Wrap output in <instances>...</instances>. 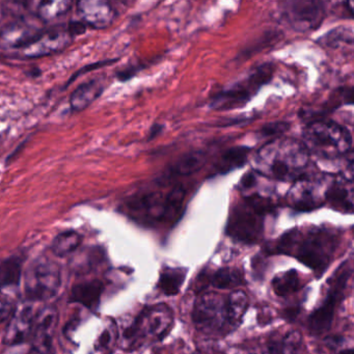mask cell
I'll use <instances>...</instances> for the list:
<instances>
[{
  "mask_svg": "<svg viewBox=\"0 0 354 354\" xmlns=\"http://www.w3.org/2000/svg\"><path fill=\"white\" fill-rule=\"evenodd\" d=\"M173 314L169 306L158 304L142 310V314L125 329L124 339L128 345H136L140 339L152 337L160 341L171 330Z\"/></svg>",
  "mask_w": 354,
  "mask_h": 354,
  "instance_id": "9",
  "label": "cell"
},
{
  "mask_svg": "<svg viewBox=\"0 0 354 354\" xmlns=\"http://www.w3.org/2000/svg\"><path fill=\"white\" fill-rule=\"evenodd\" d=\"M73 3L68 0H53L41 3L37 11L39 19L43 22H51L66 15L71 10Z\"/></svg>",
  "mask_w": 354,
  "mask_h": 354,
  "instance_id": "26",
  "label": "cell"
},
{
  "mask_svg": "<svg viewBox=\"0 0 354 354\" xmlns=\"http://www.w3.org/2000/svg\"><path fill=\"white\" fill-rule=\"evenodd\" d=\"M310 156L299 140L275 138L256 153L252 165L256 173L267 179L295 181L304 175Z\"/></svg>",
  "mask_w": 354,
  "mask_h": 354,
  "instance_id": "2",
  "label": "cell"
},
{
  "mask_svg": "<svg viewBox=\"0 0 354 354\" xmlns=\"http://www.w3.org/2000/svg\"><path fill=\"white\" fill-rule=\"evenodd\" d=\"M73 34L69 28L55 26L50 30H43L32 43L20 51L28 59L48 57L67 48L71 44Z\"/></svg>",
  "mask_w": 354,
  "mask_h": 354,
  "instance_id": "13",
  "label": "cell"
},
{
  "mask_svg": "<svg viewBox=\"0 0 354 354\" xmlns=\"http://www.w3.org/2000/svg\"><path fill=\"white\" fill-rule=\"evenodd\" d=\"M57 320L59 312L55 306H47L37 314L32 348L43 354H53V337Z\"/></svg>",
  "mask_w": 354,
  "mask_h": 354,
  "instance_id": "16",
  "label": "cell"
},
{
  "mask_svg": "<svg viewBox=\"0 0 354 354\" xmlns=\"http://www.w3.org/2000/svg\"><path fill=\"white\" fill-rule=\"evenodd\" d=\"M0 290H1V289H0Z\"/></svg>",
  "mask_w": 354,
  "mask_h": 354,
  "instance_id": "37",
  "label": "cell"
},
{
  "mask_svg": "<svg viewBox=\"0 0 354 354\" xmlns=\"http://www.w3.org/2000/svg\"><path fill=\"white\" fill-rule=\"evenodd\" d=\"M250 300L243 291H234L227 296V319L232 330L239 326L246 310H248Z\"/></svg>",
  "mask_w": 354,
  "mask_h": 354,
  "instance_id": "23",
  "label": "cell"
},
{
  "mask_svg": "<svg viewBox=\"0 0 354 354\" xmlns=\"http://www.w3.org/2000/svg\"><path fill=\"white\" fill-rule=\"evenodd\" d=\"M325 13V3L316 0H293L279 3V20L298 32L317 30L322 24Z\"/></svg>",
  "mask_w": 354,
  "mask_h": 354,
  "instance_id": "10",
  "label": "cell"
},
{
  "mask_svg": "<svg viewBox=\"0 0 354 354\" xmlns=\"http://www.w3.org/2000/svg\"><path fill=\"white\" fill-rule=\"evenodd\" d=\"M43 30L38 24H35V20L28 17L18 18L7 24L0 32V48L22 50Z\"/></svg>",
  "mask_w": 354,
  "mask_h": 354,
  "instance_id": "14",
  "label": "cell"
},
{
  "mask_svg": "<svg viewBox=\"0 0 354 354\" xmlns=\"http://www.w3.org/2000/svg\"><path fill=\"white\" fill-rule=\"evenodd\" d=\"M82 242V237L75 231H66L59 234L53 241L51 250L55 256L65 257L75 252Z\"/></svg>",
  "mask_w": 354,
  "mask_h": 354,
  "instance_id": "25",
  "label": "cell"
},
{
  "mask_svg": "<svg viewBox=\"0 0 354 354\" xmlns=\"http://www.w3.org/2000/svg\"><path fill=\"white\" fill-rule=\"evenodd\" d=\"M15 310V301L7 294H0V323L10 320Z\"/></svg>",
  "mask_w": 354,
  "mask_h": 354,
  "instance_id": "32",
  "label": "cell"
},
{
  "mask_svg": "<svg viewBox=\"0 0 354 354\" xmlns=\"http://www.w3.org/2000/svg\"><path fill=\"white\" fill-rule=\"evenodd\" d=\"M319 43L323 46L328 47V48L339 49L342 47L353 46V32L351 28H335L327 32L322 38L319 39Z\"/></svg>",
  "mask_w": 354,
  "mask_h": 354,
  "instance_id": "28",
  "label": "cell"
},
{
  "mask_svg": "<svg viewBox=\"0 0 354 354\" xmlns=\"http://www.w3.org/2000/svg\"><path fill=\"white\" fill-rule=\"evenodd\" d=\"M165 177L149 184L124 201L122 211L140 225H171L181 217L187 188Z\"/></svg>",
  "mask_w": 354,
  "mask_h": 354,
  "instance_id": "1",
  "label": "cell"
},
{
  "mask_svg": "<svg viewBox=\"0 0 354 354\" xmlns=\"http://www.w3.org/2000/svg\"><path fill=\"white\" fill-rule=\"evenodd\" d=\"M300 279L297 271L291 269L277 275L272 281L273 291L277 295L287 296L300 289Z\"/></svg>",
  "mask_w": 354,
  "mask_h": 354,
  "instance_id": "29",
  "label": "cell"
},
{
  "mask_svg": "<svg viewBox=\"0 0 354 354\" xmlns=\"http://www.w3.org/2000/svg\"><path fill=\"white\" fill-rule=\"evenodd\" d=\"M335 178L329 175H304L294 181L288 192L290 206L300 212L320 208L327 202L329 189Z\"/></svg>",
  "mask_w": 354,
  "mask_h": 354,
  "instance_id": "8",
  "label": "cell"
},
{
  "mask_svg": "<svg viewBox=\"0 0 354 354\" xmlns=\"http://www.w3.org/2000/svg\"><path fill=\"white\" fill-rule=\"evenodd\" d=\"M118 339V329L113 323H109L102 333L100 337L97 339L95 344V350L100 354L109 353L111 351L115 342Z\"/></svg>",
  "mask_w": 354,
  "mask_h": 354,
  "instance_id": "31",
  "label": "cell"
},
{
  "mask_svg": "<svg viewBox=\"0 0 354 354\" xmlns=\"http://www.w3.org/2000/svg\"><path fill=\"white\" fill-rule=\"evenodd\" d=\"M327 202L333 208L345 213L353 211V183L352 180L339 176L333 180L327 196Z\"/></svg>",
  "mask_w": 354,
  "mask_h": 354,
  "instance_id": "18",
  "label": "cell"
},
{
  "mask_svg": "<svg viewBox=\"0 0 354 354\" xmlns=\"http://www.w3.org/2000/svg\"><path fill=\"white\" fill-rule=\"evenodd\" d=\"M28 354H43V353H41V352L37 351L36 349H34V348H32V349H30V351L28 352Z\"/></svg>",
  "mask_w": 354,
  "mask_h": 354,
  "instance_id": "36",
  "label": "cell"
},
{
  "mask_svg": "<svg viewBox=\"0 0 354 354\" xmlns=\"http://www.w3.org/2000/svg\"><path fill=\"white\" fill-rule=\"evenodd\" d=\"M76 8L82 24L95 30L109 28L117 16L113 6L104 0H82Z\"/></svg>",
  "mask_w": 354,
  "mask_h": 354,
  "instance_id": "15",
  "label": "cell"
},
{
  "mask_svg": "<svg viewBox=\"0 0 354 354\" xmlns=\"http://www.w3.org/2000/svg\"><path fill=\"white\" fill-rule=\"evenodd\" d=\"M298 313H299V310H298L297 308H288L287 310H286V318L287 319H294L297 317Z\"/></svg>",
  "mask_w": 354,
  "mask_h": 354,
  "instance_id": "34",
  "label": "cell"
},
{
  "mask_svg": "<svg viewBox=\"0 0 354 354\" xmlns=\"http://www.w3.org/2000/svg\"><path fill=\"white\" fill-rule=\"evenodd\" d=\"M37 314L32 306H24L12 315L5 333V344L20 345L32 337Z\"/></svg>",
  "mask_w": 354,
  "mask_h": 354,
  "instance_id": "17",
  "label": "cell"
},
{
  "mask_svg": "<svg viewBox=\"0 0 354 354\" xmlns=\"http://www.w3.org/2000/svg\"><path fill=\"white\" fill-rule=\"evenodd\" d=\"M337 244V235L327 229L314 227L306 232L292 230L281 238L277 252L286 254L294 252L302 264L322 273L330 263Z\"/></svg>",
  "mask_w": 354,
  "mask_h": 354,
  "instance_id": "3",
  "label": "cell"
},
{
  "mask_svg": "<svg viewBox=\"0 0 354 354\" xmlns=\"http://www.w3.org/2000/svg\"><path fill=\"white\" fill-rule=\"evenodd\" d=\"M61 269L55 261L39 258L28 267L24 279V291L28 301L50 299L61 287Z\"/></svg>",
  "mask_w": 354,
  "mask_h": 354,
  "instance_id": "7",
  "label": "cell"
},
{
  "mask_svg": "<svg viewBox=\"0 0 354 354\" xmlns=\"http://www.w3.org/2000/svg\"><path fill=\"white\" fill-rule=\"evenodd\" d=\"M339 270V273H335L331 279L330 290L322 306L317 308L308 318V328L317 335L325 333L330 328L335 306L343 297L344 290L351 275V269H348L347 267L345 268V265H343Z\"/></svg>",
  "mask_w": 354,
  "mask_h": 354,
  "instance_id": "12",
  "label": "cell"
},
{
  "mask_svg": "<svg viewBox=\"0 0 354 354\" xmlns=\"http://www.w3.org/2000/svg\"><path fill=\"white\" fill-rule=\"evenodd\" d=\"M210 283L219 289L239 287L245 283L241 270L237 268H221L210 277Z\"/></svg>",
  "mask_w": 354,
  "mask_h": 354,
  "instance_id": "27",
  "label": "cell"
},
{
  "mask_svg": "<svg viewBox=\"0 0 354 354\" xmlns=\"http://www.w3.org/2000/svg\"><path fill=\"white\" fill-rule=\"evenodd\" d=\"M208 160V154L205 151H194L187 153L176 160L167 169L165 177L175 179L179 176H188L200 171Z\"/></svg>",
  "mask_w": 354,
  "mask_h": 354,
  "instance_id": "21",
  "label": "cell"
},
{
  "mask_svg": "<svg viewBox=\"0 0 354 354\" xmlns=\"http://www.w3.org/2000/svg\"><path fill=\"white\" fill-rule=\"evenodd\" d=\"M194 321L204 333H227L232 330L227 319V297L205 294L194 304Z\"/></svg>",
  "mask_w": 354,
  "mask_h": 354,
  "instance_id": "11",
  "label": "cell"
},
{
  "mask_svg": "<svg viewBox=\"0 0 354 354\" xmlns=\"http://www.w3.org/2000/svg\"><path fill=\"white\" fill-rule=\"evenodd\" d=\"M104 285L98 279L82 281L74 286L71 291V301L82 304L86 308L95 310L99 306Z\"/></svg>",
  "mask_w": 354,
  "mask_h": 354,
  "instance_id": "20",
  "label": "cell"
},
{
  "mask_svg": "<svg viewBox=\"0 0 354 354\" xmlns=\"http://www.w3.org/2000/svg\"><path fill=\"white\" fill-rule=\"evenodd\" d=\"M22 265L18 259H9L0 264V289L14 287L19 283Z\"/></svg>",
  "mask_w": 354,
  "mask_h": 354,
  "instance_id": "30",
  "label": "cell"
},
{
  "mask_svg": "<svg viewBox=\"0 0 354 354\" xmlns=\"http://www.w3.org/2000/svg\"><path fill=\"white\" fill-rule=\"evenodd\" d=\"M186 273H187L186 269L165 267L161 271L157 287L165 295H176L179 293L181 286L185 281Z\"/></svg>",
  "mask_w": 354,
  "mask_h": 354,
  "instance_id": "24",
  "label": "cell"
},
{
  "mask_svg": "<svg viewBox=\"0 0 354 354\" xmlns=\"http://www.w3.org/2000/svg\"><path fill=\"white\" fill-rule=\"evenodd\" d=\"M273 66L265 64L252 70L241 82L219 91L211 98V107L216 111H231L245 105L264 84L270 82Z\"/></svg>",
  "mask_w": 354,
  "mask_h": 354,
  "instance_id": "6",
  "label": "cell"
},
{
  "mask_svg": "<svg viewBox=\"0 0 354 354\" xmlns=\"http://www.w3.org/2000/svg\"><path fill=\"white\" fill-rule=\"evenodd\" d=\"M250 150L246 147H234L225 151L215 162L214 173L217 175H225L234 169H239L248 160Z\"/></svg>",
  "mask_w": 354,
  "mask_h": 354,
  "instance_id": "22",
  "label": "cell"
},
{
  "mask_svg": "<svg viewBox=\"0 0 354 354\" xmlns=\"http://www.w3.org/2000/svg\"><path fill=\"white\" fill-rule=\"evenodd\" d=\"M274 209L272 198L244 196L230 214L227 233L230 237L243 243L259 241L264 230V218Z\"/></svg>",
  "mask_w": 354,
  "mask_h": 354,
  "instance_id": "4",
  "label": "cell"
},
{
  "mask_svg": "<svg viewBox=\"0 0 354 354\" xmlns=\"http://www.w3.org/2000/svg\"><path fill=\"white\" fill-rule=\"evenodd\" d=\"M104 88L105 84L102 80H93L80 84L70 97L72 111H82L88 109L101 96Z\"/></svg>",
  "mask_w": 354,
  "mask_h": 354,
  "instance_id": "19",
  "label": "cell"
},
{
  "mask_svg": "<svg viewBox=\"0 0 354 354\" xmlns=\"http://www.w3.org/2000/svg\"><path fill=\"white\" fill-rule=\"evenodd\" d=\"M306 150L319 158L335 159L352 152V136L347 128L331 121H317L306 125L304 142Z\"/></svg>",
  "mask_w": 354,
  "mask_h": 354,
  "instance_id": "5",
  "label": "cell"
},
{
  "mask_svg": "<svg viewBox=\"0 0 354 354\" xmlns=\"http://www.w3.org/2000/svg\"><path fill=\"white\" fill-rule=\"evenodd\" d=\"M287 128L288 126L286 123H273L265 126L264 129H262V132L264 133V136H272V134H277L279 132L285 131Z\"/></svg>",
  "mask_w": 354,
  "mask_h": 354,
  "instance_id": "33",
  "label": "cell"
},
{
  "mask_svg": "<svg viewBox=\"0 0 354 354\" xmlns=\"http://www.w3.org/2000/svg\"><path fill=\"white\" fill-rule=\"evenodd\" d=\"M341 354H353V350H352V349L344 350V351H342Z\"/></svg>",
  "mask_w": 354,
  "mask_h": 354,
  "instance_id": "35",
  "label": "cell"
}]
</instances>
